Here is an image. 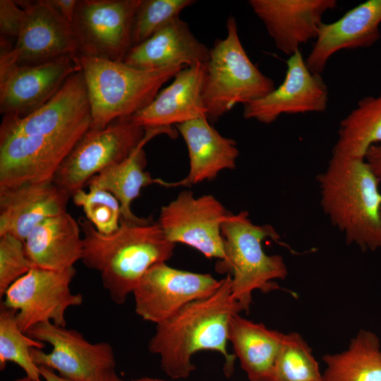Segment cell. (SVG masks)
I'll return each mask as SVG.
<instances>
[{
	"label": "cell",
	"mask_w": 381,
	"mask_h": 381,
	"mask_svg": "<svg viewBox=\"0 0 381 381\" xmlns=\"http://www.w3.org/2000/svg\"><path fill=\"white\" fill-rule=\"evenodd\" d=\"M90 105L81 71L45 104L24 116H2L0 188L52 181L58 168L90 130Z\"/></svg>",
	"instance_id": "6da1fadb"
},
{
	"label": "cell",
	"mask_w": 381,
	"mask_h": 381,
	"mask_svg": "<svg viewBox=\"0 0 381 381\" xmlns=\"http://www.w3.org/2000/svg\"><path fill=\"white\" fill-rule=\"evenodd\" d=\"M241 311L232 295L231 277L227 274L213 294L189 303L156 325L148 350L158 356L162 370L172 380L187 378L195 370L193 355L202 351L219 353L229 376L236 359L227 350L229 328L232 317Z\"/></svg>",
	"instance_id": "7a4b0ae2"
},
{
	"label": "cell",
	"mask_w": 381,
	"mask_h": 381,
	"mask_svg": "<svg viewBox=\"0 0 381 381\" xmlns=\"http://www.w3.org/2000/svg\"><path fill=\"white\" fill-rule=\"evenodd\" d=\"M78 221L83 234L81 260L99 274L110 299L118 305L125 303L150 267L173 255L176 244L152 218L141 223L120 221L109 234L99 232L85 217Z\"/></svg>",
	"instance_id": "3957f363"
},
{
	"label": "cell",
	"mask_w": 381,
	"mask_h": 381,
	"mask_svg": "<svg viewBox=\"0 0 381 381\" xmlns=\"http://www.w3.org/2000/svg\"><path fill=\"white\" fill-rule=\"evenodd\" d=\"M317 180L322 209L346 242L381 249V182L366 160L332 152Z\"/></svg>",
	"instance_id": "277c9868"
},
{
	"label": "cell",
	"mask_w": 381,
	"mask_h": 381,
	"mask_svg": "<svg viewBox=\"0 0 381 381\" xmlns=\"http://www.w3.org/2000/svg\"><path fill=\"white\" fill-rule=\"evenodd\" d=\"M78 60L90 105L92 130L104 128L142 110L165 83L185 68L140 69L99 58L80 56Z\"/></svg>",
	"instance_id": "5b68a950"
},
{
	"label": "cell",
	"mask_w": 381,
	"mask_h": 381,
	"mask_svg": "<svg viewBox=\"0 0 381 381\" xmlns=\"http://www.w3.org/2000/svg\"><path fill=\"white\" fill-rule=\"evenodd\" d=\"M221 231L225 257L217 264V270L229 272L233 297L243 311H248L254 291L279 289L274 280L284 279L288 274L283 258L267 254L262 247L263 241L278 242L280 236L270 224H254L246 211L229 212Z\"/></svg>",
	"instance_id": "8992f818"
},
{
	"label": "cell",
	"mask_w": 381,
	"mask_h": 381,
	"mask_svg": "<svg viewBox=\"0 0 381 381\" xmlns=\"http://www.w3.org/2000/svg\"><path fill=\"white\" fill-rule=\"evenodd\" d=\"M227 34L215 42L205 64L202 99L206 116L215 122L236 104L260 99L274 88L273 80L250 61L238 37L236 21L226 20Z\"/></svg>",
	"instance_id": "52a82bcc"
},
{
	"label": "cell",
	"mask_w": 381,
	"mask_h": 381,
	"mask_svg": "<svg viewBox=\"0 0 381 381\" xmlns=\"http://www.w3.org/2000/svg\"><path fill=\"white\" fill-rule=\"evenodd\" d=\"M146 131L131 116L118 119L102 129H90L61 164L53 183L72 198L94 176L126 159Z\"/></svg>",
	"instance_id": "ba28073f"
},
{
	"label": "cell",
	"mask_w": 381,
	"mask_h": 381,
	"mask_svg": "<svg viewBox=\"0 0 381 381\" xmlns=\"http://www.w3.org/2000/svg\"><path fill=\"white\" fill-rule=\"evenodd\" d=\"M75 273V267L55 271L33 266L8 287L1 305L16 311L25 333L47 322L66 327L67 310L83 303V296L71 289Z\"/></svg>",
	"instance_id": "9c48e42d"
},
{
	"label": "cell",
	"mask_w": 381,
	"mask_h": 381,
	"mask_svg": "<svg viewBox=\"0 0 381 381\" xmlns=\"http://www.w3.org/2000/svg\"><path fill=\"white\" fill-rule=\"evenodd\" d=\"M141 0H79L71 23L78 56L123 62Z\"/></svg>",
	"instance_id": "30bf717a"
},
{
	"label": "cell",
	"mask_w": 381,
	"mask_h": 381,
	"mask_svg": "<svg viewBox=\"0 0 381 381\" xmlns=\"http://www.w3.org/2000/svg\"><path fill=\"white\" fill-rule=\"evenodd\" d=\"M16 2L25 9V16L13 45L1 37L0 69L15 64H41L66 55L78 56L71 24L49 0Z\"/></svg>",
	"instance_id": "8fae6325"
},
{
	"label": "cell",
	"mask_w": 381,
	"mask_h": 381,
	"mask_svg": "<svg viewBox=\"0 0 381 381\" xmlns=\"http://www.w3.org/2000/svg\"><path fill=\"white\" fill-rule=\"evenodd\" d=\"M210 274L153 265L133 290L135 310L143 320L157 325L189 303L213 294L221 284Z\"/></svg>",
	"instance_id": "7c38bea8"
},
{
	"label": "cell",
	"mask_w": 381,
	"mask_h": 381,
	"mask_svg": "<svg viewBox=\"0 0 381 381\" xmlns=\"http://www.w3.org/2000/svg\"><path fill=\"white\" fill-rule=\"evenodd\" d=\"M229 212L213 195L181 191L162 207L158 224L166 238L196 249L207 258L225 257L222 224Z\"/></svg>",
	"instance_id": "4fadbf2b"
},
{
	"label": "cell",
	"mask_w": 381,
	"mask_h": 381,
	"mask_svg": "<svg viewBox=\"0 0 381 381\" xmlns=\"http://www.w3.org/2000/svg\"><path fill=\"white\" fill-rule=\"evenodd\" d=\"M26 334L52 346L48 353L41 349H32L34 363L38 367L58 372L64 378L84 380L115 369L114 350L108 342H90L78 331L51 322L38 324Z\"/></svg>",
	"instance_id": "5bb4252c"
},
{
	"label": "cell",
	"mask_w": 381,
	"mask_h": 381,
	"mask_svg": "<svg viewBox=\"0 0 381 381\" xmlns=\"http://www.w3.org/2000/svg\"><path fill=\"white\" fill-rule=\"evenodd\" d=\"M80 71L78 56L66 55L37 64L0 69L2 116H24L48 102L67 79Z\"/></svg>",
	"instance_id": "9a60e30c"
},
{
	"label": "cell",
	"mask_w": 381,
	"mask_h": 381,
	"mask_svg": "<svg viewBox=\"0 0 381 381\" xmlns=\"http://www.w3.org/2000/svg\"><path fill=\"white\" fill-rule=\"evenodd\" d=\"M328 100V88L321 75L310 71L299 50L287 60L281 85L265 97L244 104L243 116L270 124L282 114L325 111Z\"/></svg>",
	"instance_id": "2e32d148"
},
{
	"label": "cell",
	"mask_w": 381,
	"mask_h": 381,
	"mask_svg": "<svg viewBox=\"0 0 381 381\" xmlns=\"http://www.w3.org/2000/svg\"><path fill=\"white\" fill-rule=\"evenodd\" d=\"M248 4L263 23L277 48L289 56L315 40L325 13L336 0H250Z\"/></svg>",
	"instance_id": "e0dca14e"
},
{
	"label": "cell",
	"mask_w": 381,
	"mask_h": 381,
	"mask_svg": "<svg viewBox=\"0 0 381 381\" xmlns=\"http://www.w3.org/2000/svg\"><path fill=\"white\" fill-rule=\"evenodd\" d=\"M381 0H368L349 10L340 18L322 23L307 58L313 73L321 75L329 59L344 49L368 48L380 38Z\"/></svg>",
	"instance_id": "ac0fdd59"
},
{
	"label": "cell",
	"mask_w": 381,
	"mask_h": 381,
	"mask_svg": "<svg viewBox=\"0 0 381 381\" xmlns=\"http://www.w3.org/2000/svg\"><path fill=\"white\" fill-rule=\"evenodd\" d=\"M70 198L52 181L0 188V236L24 241L42 222L67 212Z\"/></svg>",
	"instance_id": "d6986e66"
},
{
	"label": "cell",
	"mask_w": 381,
	"mask_h": 381,
	"mask_svg": "<svg viewBox=\"0 0 381 381\" xmlns=\"http://www.w3.org/2000/svg\"><path fill=\"white\" fill-rule=\"evenodd\" d=\"M205 75V64L182 68L149 105L131 116L132 121L145 128H171L206 116L202 99Z\"/></svg>",
	"instance_id": "ffe728a7"
},
{
	"label": "cell",
	"mask_w": 381,
	"mask_h": 381,
	"mask_svg": "<svg viewBox=\"0 0 381 381\" xmlns=\"http://www.w3.org/2000/svg\"><path fill=\"white\" fill-rule=\"evenodd\" d=\"M185 141L190 169L187 176L179 181L159 179L165 187L190 186L214 179L222 170L236 167L239 155L236 143L222 136L202 116L176 126Z\"/></svg>",
	"instance_id": "44dd1931"
},
{
	"label": "cell",
	"mask_w": 381,
	"mask_h": 381,
	"mask_svg": "<svg viewBox=\"0 0 381 381\" xmlns=\"http://www.w3.org/2000/svg\"><path fill=\"white\" fill-rule=\"evenodd\" d=\"M210 49L192 33L188 25L176 18L140 44L134 46L123 62L140 69L206 64Z\"/></svg>",
	"instance_id": "7402d4cb"
},
{
	"label": "cell",
	"mask_w": 381,
	"mask_h": 381,
	"mask_svg": "<svg viewBox=\"0 0 381 381\" xmlns=\"http://www.w3.org/2000/svg\"><path fill=\"white\" fill-rule=\"evenodd\" d=\"M32 267L64 271L74 267L83 255L78 221L65 212L36 226L24 240Z\"/></svg>",
	"instance_id": "603a6c76"
},
{
	"label": "cell",
	"mask_w": 381,
	"mask_h": 381,
	"mask_svg": "<svg viewBox=\"0 0 381 381\" xmlns=\"http://www.w3.org/2000/svg\"><path fill=\"white\" fill-rule=\"evenodd\" d=\"M142 142L122 162L111 166L91 178L86 186L94 187L111 193L121 205V221L141 223L148 218L139 217L131 210V203L140 195L143 188L152 183L159 184V179H154L145 171L147 164L144 146L159 134H175L171 128H147Z\"/></svg>",
	"instance_id": "cb8c5ba5"
},
{
	"label": "cell",
	"mask_w": 381,
	"mask_h": 381,
	"mask_svg": "<svg viewBox=\"0 0 381 381\" xmlns=\"http://www.w3.org/2000/svg\"><path fill=\"white\" fill-rule=\"evenodd\" d=\"M284 334L234 315L229 328V342L250 381L269 378Z\"/></svg>",
	"instance_id": "d4e9b609"
},
{
	"label": "cell",
	"mask_w": 381,
	"mask_h": 381,
	"mask_svg": "<svg viewBox=\"0 0 381 381\" xmlns=\"http://www.w3.org/2000/svg\"><path fill=\"white\" fill-rule=\"evenodd\" d=\"M322 359L323 381H381L380 343L372 332L360 330L345 351Z\"/></svg>",
	"instance_id": "484cf974"
},
{
	"label": "cell",
	"mask_w": 381,
	"mask_h": 381,
	"mask_svg": "<svg viewBox=\"0 0 381 381\" xmlns=\"http://www.w3.org/2000/svg\"><path fill=\"white\" fill-rule=\"evenodd\" d=\"M381 144V92L361 99L340 123L333 152L365 159L369 149Z\"/></svg>",
	"instance_id": "4316f807"
},
{
	"label": "cell",
	"mask_w": 381,
	"mask_h": 381,
	"mask_svg": "<svg viewBox=\"0 0 381 381\" xmlns=\"http://www.w3.org/2000/svg\"><path fill=\"white\" fill-rule=\"evenodd\" d=\"M44 347V343L23 332L17 322L16 311L1 305L0 308V369L7 363H13L21 368L25 375L41 380L40 368L34 363L32 349Z\"/></svg>",
	"instance_id": "83f0119b"
},
{
	"label": "cell",
	"mask_w": 381,
	"mask_h": 381,
	"mask_svg": "<svg viewBox=\"0 0 381 381\" xmlns=\"http://www.w3.org/2000/svg\"><path fill=\"white\" fill-rule=\"evenodd\" d=\"M270 381H323L310 348L296 332L284 334Z\"/></svg>",
	"instance_id": "f1b7e54d"
},
{
	"label": "cell",
	"mask_w": 381,
	"mask_h": 381,
	"mask_svg": "<svg viewBox=\"0 0 381 381\" xmlns=\"http://www.w3.org/2000/svg\"><path fill=\"white\" fill-rule=\"evenodd\" d=\"M194 0H141L134 16L133 47L144 42L195 4Z\"/></svg>",
	"instance_id": "f546056e"
},
{
	"label": "cell",
	"mask_w": 381,
	"mask_h": 381,
	"mask_svg": "<svg viewBox=\"0 0 381 381\" xmlns=\"http://www.w3.org/2000/svg\"><path fill=\"white\" fill-rule=\"evenodd\" d=\"M72 198L74 204L83 209L85 217L99 232L109 234L119 227L121 205L111 193L89 187L87 192L80 190Z\"/></svg>",
	"instance_id": "4dcf8cb0"
},
{
	"label": "cell",
	"mask_w": 381,
	"mask_h": 381,
	"mask_svg": "<svg viewBox=\"0 0 381 381\" xmlns=\"http://www.w3.org/2000/svg\"><path fill=\"white\" fill-rule=\"evenodd\" d=\"M32 265L26 254L24 241L8 234L0 236V296Z\"/></svg>",
	"instance_id": "1f68e13d"
},
{
	"label": "cell",
	"mask_w": 381,
	"mask_h": 381,
	"mask_svg": "<svg viewBox=\"0 0 381 381\" xmlns=\"http://www.w3.org/2000/svg\"><path fill=\"white\" fill-rule=\"evenodd\" d=\"M25 16V9L16 1L0 0L1 37L17 39Z\"/></svg>",
	"instance_id": "d6a6232c"
},
{
	"label": "cell",
	"mask_w": 381,
	"mask_h": 381,
	"mask_svg": "<svg viewBox=\"0 0 381 381\" xmlns=\"http://www.w3.org/2000/svg\"><path fill=\"white\" fill-rule=\"evenodd\" d=\"M39 368L41 377L45 381H121L115 369L105 370L87 379L75 380L64 378L49 368L44 366Z\"/></svg>",
	"instance_id": "836d02e7"
},
{
	"label": "cell",
	"mask_w": 381,
	"mask_h": 381,
	"mask_svg": "<svg viewBox=\"0 0 381 381\" xmlns=\"http://www.w3.org/2000/svg\"><path fill=\"white\" fill-rule=\"evenodd\" d=\"M78 0H49L55 9L67 20L72 23Z\"/></svg>",
	"instance_id": "e575fe53"
},
{
	"label": "cell",
	"mask_w": 381,
	"mask_h": 381,
	"mask_svg": "<svg viewBox=\"0 0 381 381\" xmlns=\"http://www.w3.org/2000/svg\"><path fill=\"white\" fill-rule=\"evenodd\" d=\"M365 159L381 182V144L371 147Z\"/></svg>",
	"instance_id": "d590c367"
},
{
	"label": "cell",
	"mask_w": 381,
	"mask_h": 381,
	"mask_svg": "<svg viewBox=\"0 0 381 381\" xmlns=\"http://www.w3.org/2000/svg\"><path fill=\"white\" fill-rule=\"evenodd\" d=\"M121 381H174V380H172V379H162V378H159V377H153L145 376V377H141L132 379V380H121Z\"/></svg>",
	"instance_id": "8d00e7d4"
},
{
	"label": "cell",
	"mask_w": 381,
	"mask_h": 381,
	"mask_svg": "<svg viewBox=\"0 0 381 381\" xmlns=\"http://www.w3.org/2000/svg\"><path fill=\"white\" fill-rule=\"evenodd\" d=\"M13 381H42V380H35L30 377H28L27 375L23 377H20V378H18Z\"/></svg>",
	"instance_id": "74e56055"
},
{
	"label": "cell",
	"mask_w": 381,
	"mask_h": 381,
	"mask_svg": "<svg viewBox=\"0 0 381 381\" xmlns=\"http://www.w3.org/2000/svg\"><path fill=\"white\" fill-rule=\"evenodd\" d=\"M260 381H270V380L267 378V379H264V380H260Z\"/></svg>",
	"instance_id": "f35d334b"
}]
</instances>
